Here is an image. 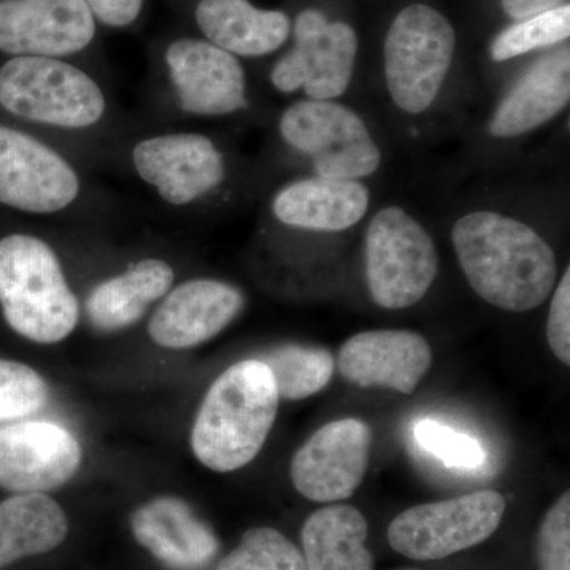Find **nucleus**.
Listing matches in <instances>:
<instances>
[{
  "label": "nucleus",
  "instance_id": "nucleus-13",
  "mask_svg": "<svg viewBox=\"0 0 570 570\" xmlns=\"http://www.w3.org/2000/svg\"><path fill=\"white\" fill-rule=\"evenodd\" d=\"M135 170L163 200L186 206L216 189L225 178L223 153L200 134L148 138L134 148Z\"/></svg>",
  "mask_w": 570,
  "mask_h": 570
},
{
  "label": "nucleus",
  "instance_id": "nucleus-5",
  "mask_svg": "<svg viewBox=\"0 0 570 570\" xmlns=\"http://www.w3.org/2000/svg\"><path fill=\"white\" fill-rule=\"evenodd\" d=\"M0 105L26 121L86 129L102 119V89L85 71L56 58L18 56L0 67Z\"/></svg>",
  "mask_w": 570,
  "mask_h": 570
},
{
  "label": "nucleus",
  "instance_id": "nucleus-20",
  "mask_svg": "<svg viewBox=\"0 0 570 570\" xmlns=\"http://www.w3.org/2000/svg\"><path fill=\"white\" fill-rule=\"evenodd\" d=\"M370 204L362 181L316 176L283 187L273 200V214L288 227L335 234L358 224Z\"/></svg>",
  "mask_w": 570,
  "mask_h": 570
},
{
  "label": "nucleus",
  "instance_id": "nucleus-15",
  "mask_svg": "<svg viewBox=\"0 0 570 570\" xmlns=\"http://www.w3.org/2000/svg\"><path fill=\"white\" fill-rule=\"evenodd\" d=\"M165 61L179 107L189 115L227 116L247 107L245 69L212 41L176 40Z\"/></svg>",
  "mask_w": 570,
  "mask_h": 570
},
{
  "label": "nucleus",
  "instance_id": "nucleus-3",
  "mask_svg": "<svg viewBox=\"0 0 570 570\" xmlns=\"http://www.w3.org/2000/svg\"><path fill=\"white\" fill-rule=\"evenodd\" d=\"M0 307L11 330L33 343H59L73 332L78 299L43 239L21 234L0 239Z\"/></svg>",
  "mask_w": 570,
  "mask_h": 570
},
{
  "label": "nucleus",
  "instance_id": "nucleus-18",
  "mask_svg": "<svg viewBox=\"0 0 570 570\" xmlns=\"http://www.w3.org/2000/svg\"><path fill=\"white\" fill-rule=\"evenodd\" d=\"M570 100L569 48L550 52L524 70L491 116L494 138H517L553 121Z\"/></svg>",
  "mask_w": 570,
  "mask_h": 570
},
{
  "label": "nucleus",
  "instance_id": "nucleus-30",
  "mask_svg": "<svg viewBox=\"0 0 570 570\" xmlns=\"http://www.w3.org/2000/svg\"><path fill=\"white\" fill-rule=\"evenodd\" d=\"M540 570H570V497L568 491L543 519L539 535Z\"/></svg>",
  "mask_w": 570,
  "mask_h": 570
},
{
  "label": "nucleus",
  "instance_id": "nucleus-8",
  "mask_svg": "<svg viewBox=\"0 0 570 570\" xmlns=\"http://www.w3.org/2000/svg\"><path fill=\"white\" fill-rule=\"evenodd\" d=\"M505 501L497 491H478L404 510L389 528L392 549L411 560H444L471 549L498 530Z\"/></svg>",
  "mask_w": 570,
  "mask_h": 570
},
{
  "label": "nucleus",
  "instance_id": "nucleus-11",
  "mask_svg": "<svg viewBox=\"0 0 570 570\" xmlns=\"http://www.w3.org/2000/svg\"><path fill=\"white\" fill-rule=\"evenodd\" d=\"M373 433L362 420L343 419L316 431L292 460L295 489L316 502L351 498L365 479Z\"/></svg>",
  "mask_w": 570,
  "mask_h": 570
},
{
  "label": "nucleus",
  "instance_id": "nucleus-14",
  "mask_svg": "<svg viewBox=\"0 0 570 570\" xmlns=\"http://www.w3.org/2000/svg\"><path fill=\"white\" fill-rule=\"evenodd\" d=\"M81 464L70 431L51 422L0 428V487L14 493H43L69 482Z\"/></svg>",
  "mask_w": 570,
  "mask_h": 570
},
{
  "label": "nucleus",
  "instance_id": "nucleus-1",
  "mask_svg": "<svg viewBox=\"0 0 570 570\" xmlns=\"http://www.w3.org/2000/svg\"><path fill=\"white\" fill-rule=\"evenodd\" d=\"M452 243L469 285L489 305L528 313L542 305L557 283V255L549 243L515 217L494 212L464 214Z\"/></svg>",
  "mask_w": 570,
  "mask_h": 570
},
{
  "label": "nucleus",
  "instance_id": "nucleus-25",
  "mask_svg": "<svg viewBox=\"0 0 570 570\" xmlns=\"http://www.w3.org/2000/svg\"><path fill=\"white\" fill-rule=\"evenodd\" d=\"M277 395L298 401L322 392L335 373V358L325 348L283 346L262 356Z\"/></svg>",
  "mask_w": 570,
  "mask_h": 570
},
{
  "label": "nucleus",
  "instance_id": "nucleus-6",
  "mask_svg": "<svg viewBox=\"0 0 570 570\" xmlns=\"http://www.w3.org/2000/svg\"><path fill=\"white\" fill-rule=\"evenodd\" d=\"M365 261L371 298L392 311L419 303L439 272L433 236L400 206L374 214L366 230Z\"/></svg>",
  "mask_w": 570,
  "mask_h": 570
},
{
  "label": "nucleus",
  "instance_id": "nucleus-27",
  "mask_svg": "<svg viewBox=\"0 0 570 570\" xmlns=\"http://www.w3.org/2000/svg\"><path fill=\"white\" fill-rule=\"evenodd\" d=\"M217 570H306L305 558L279 531L254 528Z\"/></svg>",
  "mask_w": 570,
  "mask_h": 570
},
{
  "label": "nucleus",
  "instance_id": "nucleus-12",
  "mask_svg": "<svg viewBox=\"0 0 570 570\" xmlns=\"http://www.w3.org/2000/svg\"><path fill=\"white\" fill-rule=\"evenodd\" d=\"M96 18L85 0H0V51L61 58L85 50Z\"/></svg>",
  "mask_w": 570,
  "mask_h": 570
},
{
  "label": "nucleus",
  "instance_id": "nucleus-4",
  "mask_svg": "<svg viewBox=\"0 0 570 570\" xmlns=\"http://www.w3.org/2000/svg\"><path fill=\"white\" fill-rule=\"evenodd\" d=\"M456 33L452 22L426 3L400 11L384 43L385 82L393 104L409 115H422L436 102L448 80Z\"/></svg>",
  "mask_w": 570,
  "mask_h": 570
},
{
  "label": "nucleus",
  "instance_id": "nucleus-33",
  "mask_svg": "<svg viewBox=\"0 0 570 570\" xmlns=\"http://www.w3.org/2000/svg\"><path fill=\"white\" fill-rule=\"evenodd\" d=\"M568 0H501L502 10L512 20L521 21L566 6Z\"/></svg>",
  "mask_w": 570,
  "mask_h": 570
},
{
  "label": "nucleus",
  "instance_id": "nucleus-31",
  "mask_svg": "<svg viewBox=\"0 0 570 570\" xmlns=\"http://www.w3.org/2000/svg\"><path fill=\"white\" fill-rule=\"evenodd\" d=\"M547 340L558 360L570 365V268H566L551 298Z\"/></svg>",
  "mask_w": 570,
  "mask_h": 570
},
{
  "label": "nucleus",
  "instance_id": "nucleus-29",
  "mask_svg": "<svg viewBox=\"0 0 570 570\" xmlns=\"http://www.w3.org/2000/svg\"><path fill=\"white\" fill-rule=\"evenodd\" d=\"M414 438L420 448L438 456L445 466L474 469L485 461V452L474 438L434 420L415 423Z\"/></svg>",
  "mask_w": 570,
  "mask_h": 570
},
{
  "label": "nucleus",
  "instance_id": "nucleus-21",
  "mask_svg": "<svg viewBox=\"0 0 570 570\" xmlns=\"http://www.w3.org/2000/svg\"><path fill=\"white\" fill-rule=\"evenodd\" d=\"M195 20L208 41L245 58L276 51L292 31L283 11L262 10L249 0H200Z\"/></svg>",
  "mask_w": 570,
  "mask_h": 570
},
{
  "label": "nucleus",
  "instance_id": "nucleus-9",
  "mask_svg": "<svg viewBox=\"0 0 570 570\" xmlns=\"http://www.w3.org/2000/svg\"><path fill=\"white\" fill-rule=\"evenodd\" d=\"M294 48L272 70L277 91H303L313 100H336L354 77L358 36L351 24L332 21L321 10L296 17Z\"/></svg>",
  "mask_w": 570,
  "mask_h": 570
},
{
  "label": "nucleus",
  "instance_id": "nucleus-24",
  "mask_svg": "<svg viewBox=\"0 0 570 570\" xmlns=\"http://www.w3.org/2000/svg\"><path fill=\"white\" fill-rule=\"evenodd\" d=\"M69 531L66 513L43 493H21L0 504V569L61 546Z\"/></svg>",
  "mask_w": 570,
  "mask_h": 570
},
{
  "label": "nucleus",
  "instance_id": "nucleus-28",
  "mask_svg": "<svg viewBox=\"0 0 570 570\" xmlns=\"http://www.w3.org/2000/svg\"><path fill=\"white\" fill-rule=\"evenodd\" d=\"M48 401V385L31 366L0 360V422L26 417Z\"/></svg>",
  "mask_w": 570,
  "mask_h": 570
},
{
  "label": "nucleus",
  "instance_id": "nucleus-32",
  "mask_svg": "<svg viewBox=\"0 0 570 570\" xmlns=\"http://www.w3.org/2000/svg\"><path fill=\"white\" fill-rule=\"evenodd\" d=\"M92 17L110 28H126L137 20L145 0H85Z\"/></svg>",
  "mask_w": 570,
  "mask_h": 570
},
{
  "label": "nucleus",
  "instance_id": "nucleus-7",
  "mask_svg": "<svg viewBox=\"0 0 570 570\" xmlns=\"http://www.w3.org/2000/svg\"><path fill=\"white\" fill-rule=\"evenodd\" d=\"M283 140L303 154L322 178L355 179L376 174L382 153L358 112L335 100H299L281 116Z\"/></svg>",
  "mask_w": 570,
  "mask_h": 570
},
{
  "label": "nucleus",
  "instance_id": "nucleus-23",
  "mask_svg": "<svg viewBox=\"0 0 570 570\" xmlns=\"http://www.w3.org/2000/svg\"><path fill=\"white\" fill-rule=\"evenodd\" d=\"M365 517L352 505L314 512L303 527L306 570H373Z\"/></svg>",
  "mask_w": 570,
  "mask_h": 570
},
{
  "label": "nucleus",
  "instance_id": "nucleus-26",
  "mask_svg": "<svg viewBox=\"0 0 570 570\" xmlns=\"http://www.w3.org/2000/svg\"><path fill=\"white\" fill-rule=\"evenodd\" d=\"M570 36V7L535 14L517 21L491 41L490 55L494 62H505L540 48L553 47Z\"/></svg>",
  "mask_w": 570,
  "mask_h": 570
},
{
  "label": "nucleus",
  "instance_id": "nucleus-19",
  "mask_svg": "<svg viewBox=\"0 0 570 570\" xmlns=\"http://www.w3.org/2000/svg\"><path fill=\"white\" fill-rule=\"evenodd\" d=\"M130 527L140 546L175 570L204 568L219 542L183 499L164 497L135 510Z\"/></svg>",
  "mask_w": 570,
  "mask_h": 570
},
{
  "label": "nucleus",
  "instance_id": "nucleus-2",
  "mask_svg": "<svg viewBox=\"0 0 570 570\" xmlns=\"http://www.w3.org/2000/svg\"><path fill=\"white\" fill-rule=\"evenodd\" d=\"M279 395L261 360H243L214 381L195 419L190 445L216 472L246 466L275 425Z\"/></svg>",
  "mask_w": 570,
  "mask_h": 570
},
{
  "label": "nucleus",
  "instance_id": "nucleus-22",
  "mask_svg": "<svg viewBox=\"0 0 570 570\" xmlns=\"http://www.w3.org/2000/svg\"><path fill=\"white\" fill-rule=\"evenodd\" d=\"M171 266L146 258L122 275L97 285L86 302L89 322L102 332H115L140 321L148 306L168 294L174 285Z\"/></svg>",
  "mask_w": 570,
  "mask_h": 570
},
{
  "label": "nucleus",
  "instance_id": "nucleus-16",
  "mask_svg": "<svg viewBox=\"0 0 570 570\" xmlns=\"http://www.w3.org/2000/svg\"><path fill=\"white\" fill-rule=\"evenodd\" d=\"M433 352L425 337L406 330H374L352 336L337 354L341 376L358 387L411 395L426 376Z\"/></svg>",
  "mask_w": 570,
  "mask_h": 570
},
{
  "label": "nucleus",
  "instance_id": "nucleus-10",
  "mask_svg": "<svg viewBox=\"0 0 570 570\" xmlns=\"http://www.w3.org/2000/svg\"><path fill=\"white\" fill-rule=\"evenodd\" d=\"M80 194V179L61 154L31 135L0 126V205L24 213L62 212Z\"/></svg>",
  "mask_w": 570,
  "mask_h": 570
},
{
  "label": "nucleus",
  "instance_id": "nucleus-17",
  "mask_svg": "<svg viewBox=\"0 0 570 570\" xmlns=\"http://www.w3.org/2000/svg\"><path fill=\"white\" fill-rule=\"evenodd\" d=\"M245 306L234 285L213 279L187 281L157 307L148 332L167 348H189L213 340L235 321Z\"/></svg>",
  "mask_w": 570,
  "mask_h": 570
}]
</instances>
